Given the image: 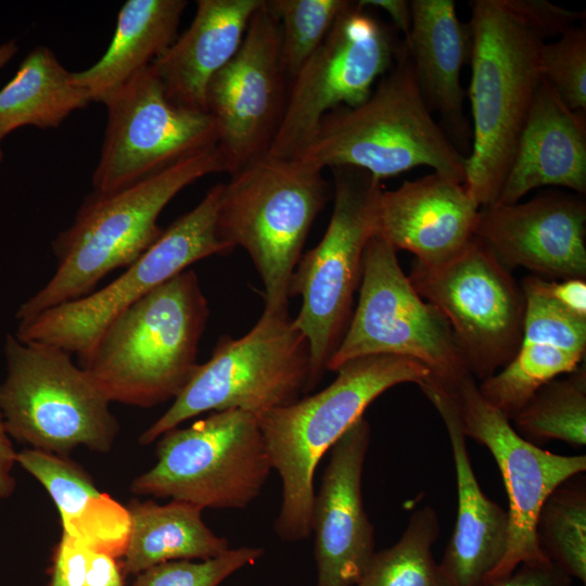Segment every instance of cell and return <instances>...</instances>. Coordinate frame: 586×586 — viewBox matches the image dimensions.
Masks as SVG:
<instances>
[{"mask_svg":"<svg viewBox=\"0 0 586 586\" xmlns=\"http://www.w3.org/2000/svg\"><path fill=\"white\" fill-rule=\"evenodd\" d=\"M17 46L14 40L0 46V68L3 67L16 53Z\"/></svg>","mask_w":586,"mask_h":586,"instance_id":"cell-42","label":"cell"},{"mask_svg":"<svg viewBox=\"0 0 586 586\" xmlns=\"http://www.w3.org/2000/svg\"><path fill=\"white\" fill-rule=\"evenodd\" d=\"M583 474V473H582ZM577 474L543 502L535 535L545 556L571 578L586 582V484Z\"/></svg>","mask_w":586,"mask_h":586,"instance_id":"cell-32","label":"cell"},{"mask_svg":"<svg viewBox=\"0 0 586 586\" xmlns=\"http://www.w3.org/2000/svg\"><path fill=\"white\" fill-rule=\"evenodd\" d=\"M209 308L186 269L114 318L78 358L113 403L150 408L175 399L193 377Z\"/></svg>","mask_w":586,"mask_h":586,"instance_id":"cell-3","label":"cell"},{"mask_svg":"<svg viewBox=\"0 0 586 586\" xmlns=\"http://www.w3.org/2000/svg\"><path fill=\"white\" fill-rule=\"evenodd\" d=\"M402 44L386 25L349 1L290 80L283 116L267 154L295 158L326 114L368 99L374 84L395 64Z\"/></svg>","mask_w":586,"mask_h":586,"instance_id":"cell-14","label":"cell"},{"mask_svg":"<svg viewBox=\"0 0 586 586\" xmlns=\"http://www.w3.org/2000/svg\"><path fill=\"white\" fill-rule=\"evenodd\" d=\"M295 158L322 170L359 168L380 180L417 166L462 182L466 175V157L432 117L404 41L368 99L326 114Z\"/></svg>","mask_w":586,"mask_h":586,"instance_id":"cell-5","label":"cell"},{"mask_svg":"<svg viewBox=\"0 0 586 586\" xmlns=\"http://www.w3.org/2000/svg\"><path fill=\"white\" fill-rule=\"evenodd\" d=\"M438 534L436 511L430 506L415 510L400 538L375 551L355 586H448L432 553Z\"/></svg>","mask_w":586,"mask_h":586,"instance_id":"cell-31","label":"cell"},{"mask_svg":"<svg viewBox=\"0 0 586 586\" xmlns=\"http://www.w3.org/2000/svg\"><path fill=\"white\" fill-rule=\"evenodd\" d=\"M122 562L110 555H89L85 586H125Z\"/></svg>","mask_w":586,"mask_h":586,"instance_id":"cell-39","label":"cell"},{"mask_svg":"<svg viewBox=\"0 0 586 586\" xmlns=\"http://www.w3.org/2000/svg\"><path fill=\"white\" fill-rule=\"evenodd\" d=\"M4 356L0 413L11 440L61 457L111 450L119 431L111 402L68 352L9 334Z\"/></svg>","mask_w":586,"mask_h":586,"instance_id":"cell-7","label":"cell"},{"mask_svg":"<svg viewBox=\"0 0 586 586\" xmlns=\"http://www.w3.org/2000/svg\"><path fill=\"white\" fill-rule=\"evenodd\" d=\"M16 463L48 492L61 518L62 533L90 551L124 556L130 533L127 506L101 492L92 477L68 457L25 448Z\"/></svg>","mask_w":586,"mask_h":586,"instance_id":"cell-26","label":"cell"},{"mask_svg":"<svg viewBox=\"0 0 586 586\" xmlns=\"http://www.w3.org/2000/svg\"><path fill=\"white\" fill-rule=\"evenodd\" d=\"M157 440L155 464L131 482L137 495L244 509L272 470L257 416L241 409L214 411Z\"/></svg>","mask_w":586,"mask_h":586,"instance_id":"cell-10","label":"cell"},{"mask_svg":"<svg viewBox=\"0 0 586 586\" xmlns=\"http://www.w3.org/2000/svg\"><path fill=\"white\" fill-rule=\"evenodd\" d=\"M370 436L361 417L330 449L313 508L317 586H355L375 553L374 527L361 492Z\"/></svg>","mask_w":586,"mask_h":586,"instance_id":"cell-19","label":"cell"},{"mask_svg":"<svg viewBox=\"0 0 586 586\" xmlns=\"http://www.w3.org/2000/svg\"><path fill=\"white\" fill-rule=\"evenodd\" d=\"M90 550L62 533L53 553L49 586H85Z\"/></svg>","mask_w":586,"mask_h":586,"instance_id":"cell-36","label":"cell"},{"mask_svg":"<svg viewBox=\"0 0 586 586\" xmlns=\"http://www.w3.org/2000/svg\"><path fill=\"white\" fill-rule=\"evenodd\" d=\"M544 278L522 281L525 315L513 358L481 381L484 398L510 420L543 385L577 369L586 352V318L558 305L546 292Z\"/></svg>","mask_w":586,"mask_h":586,"instance_id":"cell-21","label":"cell"},{"mask_svg":"<svg viewBox=\"0 0 586 586\" xmlns=\"http://www.w3.org/2000/svg\"><path fill=\"white\" fill-rule=\"evenodd\" d=\"M329 195L322 169L269 154L224 183L218 231L225 242L250 255L264 284V313L289 314L292 275Z\"/></svg>","mask_w":586,"mask_h":586,"instance_id":"cell-6","label":"cell"},{"mask_svg":"<svg viewBox=\"0 0 586 586\" xmlns=\"http://www.w3.org/2000/svg\"><path fill=\"white\" fill-rule=\"evenodd\" d=\"M510 421L519 435L534 445L556 440L577 448L585 446V365L543 385Z\"/></svg>","mask_w":586,"mask_h":586,"instance_id":"cell-30","label":"cell"},{"mask_svg":"<svg viewBox=\"0 0 586 586\" xmlns=\"http://www.w3.org/2000/svg\"><path fill=\"white\" fill-rule=\"evenodd\" d=\"M440 383L455 402L464 436L493 455L508 495V548L487 583L506 578L523 563L550 561L535 535L539 509L557 486L585 472L586 456L553 454L524 440L510 419L484 398L471 373L453 383Z\"/></svg>","mask_w":586,"mask_h":586,"instance_id":"cell-16","label":"cell"},{"mask_svg":"<svg viewBox=\"0 0 586 586\" xmlns=\"http://www.w3.org/2000/svg\"><path fill=\"white\" fill-rule=\"evenodd\" d=\"M419 386L444 421L456 471L457 518L440 569L448 586H484L507 552L509 514L477 482L449 392L432 378Z\"/></svg>","mask_w":586,"mask_h":586,"instance_id":"cell-22","label":"cell"},{"mask_svg":"<svg viewBox=\"0 0 586 586\" xmlns=\"http://www.w3.org/2000/svg\"><path fill=\"white\" fill-rule=\"evenodd\" d=\"M548 295L562 308L578 317L586 318V280L564 279L561 282L545 280Z\"/></svg>","mask_w":586,"mask_h":586,"instance_id":"cell-38","label":"cell"},{"mask_svg":"<svg viewBox=\"0 0 586 586\" xmlns=\"http://www.w3.org/2000/svg\"><path fill=\"white\" fill-rule=\"evenodd\" d=\"M334 204L321 241L303 254L290 283V297L301 296L293 319L310 353L306 393L321 381L353 315L354 294L360 285L362 258L375 234L377 204L382 180L348 166L333 167Z\"/></svg>","mask_w":586,"mask_h":586,"instance_id":"cell-9","label":"cell"},{"mask_svg":"<svg viewBox=\"0 0 586 586\" xmlns=\"http://www.w3.org/2000/svg\"><path fill=\"white\" fill-rule=\"evenodd\" d=\"M572 578L551 561L523 563L502 579L488 582L484 586H571Z\"/></svg>","mask_w":586,"mask_h":586,"instance_id":"cell-37","label":"cell"},{"mask_svg":"<svg viewBox=\"0 0 586 586\" xmlns=\"http://www.w3.org/2000/svg\"><path fill=\"white\" fill-rule=\"evenodd\" d=\"M91 103L54 52L33 49L15 76L0 90V139L24 127L56 128L76 110Z\"/></svg>","mask_w":586,"mask_h":586,"instance_id":"cell-29","label":"cell"},{"mask_svg":"<svg viewBox=\"0 0 586 586\" xmlns=\"http://www.w3.org/2000/svg\"><path fill=\"white\" fill-rule=\"evenodd\" d=\"M280 25L266 1L253 13L234 56L211 79L206 112L230 175L268 153L289 91Z\"/></svg>","mask_w":586,"mask_h":586,"instance_id":"cell-17","label":"cell"},{"mask_svg":"<svg viewBox=\"0 0 586 586\" xmlns=\"http://www.w3.org/2000/svg\"><path fill=\"white\" fill-rule=\"evenodd\" d=\"M322 391L257 416L272 469L282 484L275 532L300 542L313 532L314 477L324 454L381 394L402 383L421 384L432 375L419 361L372 355L342 365Z\"/></svg>","mask_w":586,"mask_h":586,"instance_id":"cell-4","label":"cell"},{"mask_svg":"<svg viewBox=\"0 0 586 586\" xmlns=\"http://www.w3.org/2000/svg\"><path fill=\"white\" fill-rule=\"evenodd\" d=\"M362 7H373L385 11L397 30L402 31L405 40L408 38L411 26L410 1L405 0H360Z\"/></svg>","mask_w":586,"mask_h":586,"instance_id":"cell-41","label":"cell"},{"mask_svg":"<svg viewBox=\"0 0 586 586\" xmlns=\"http://www.w3.org/2000/svg\"><path fill=\"white\" fill-rule=\"evenodd\" d=\"M573 11L545 0L471 2L473 144L464 187L480 207L497 202L518 139L543 80L544 39L575 23Z\"/></svg>","mask_w":586,"mask_h":586,"instance_id":"cell-1","label":"cell"},{"mask_svg":"<svg viewBox=\"0 0 586 586\" xmlns=\"http://www.w3.org/2000/svg\"><path fill=\"white\" fill-rule=\"evenodd\" d=\"M0 142H1V139H0ZM2 157H3V152H2V149H1V144H0V163L2 161Z\"/></svg>","mask_w":586,"mask_h":586,"instance_id":"cell-43","label":"cell"},{"mask_svg":"<svg viewBox=\"0 0 586 586\" xmlns=\"http://www.w3.org/2000/svg\"><path fill=\"white\" fill-rule=\"evenodd\" d=\"M15 464L16 451L0 413V500L10 497L15 489L16 483L12 474Z\"/></svg>","mask_w":586,"mask_h":586,"instance_id":"cell-40","label":"cell"},{"mask_svg":"<svg viewBox=\"0 0 586 586\" xmlns=\"http://www.w3.org/2000/svg\"><path fill=\"white\" fill-rule=\"evenodd\" d=\"M545 186L585 194L586 118L585 112L566 106L543 79L495 204L518 203Z\"/></svg>","mask_w":586,"mask_h":586,"instance_id":"cell-23","label":"cell"},{"mask_svg":"<svg viewBox=\"0 0 586 586\" xmlns=\"http://www.w3.org/2000/svg\"><path fill=\"white\" fill-rule=\"evenodd\" d=\"M475 237L507 268L547 279L586 278V205L550 192L480 208Z\"/></svg>","mask_w":586,"mask_h":586,"instance_id":"cell-18","label":"cell"},{"mask_svg":"<svg viewBox=\"0 0 586 586\" xmlns=\"http://www.w3.org/2000/svg\"><path fill=\"white\" fill-rule=\"evenodd\" d=\"M184 0H128L119 10L112 41L101 59L72 73L91 102L105 103L153 64L176 40Z\"/></svg>","mask_w":586,"mask_h":586,"instance_id":"cell-27","label":"cell"},{"mask_svg":"<svg viewBox=\"0 0 586 586\" xmlns=\"http://www.w3.org/2000/svg\"><path fill=\"white\" fill-rule=\"evenodd\" d=\"M540 73L563 103L573 111L586 110V29L574 26L540 50Z\"/></svg>","mask_w":586,"mask_h":586,"instance_id":"cell-34","label":"cell"},{"mask_svg":"<svg viewBox=\"0 0 586 586\" xmlns=\"http://www.w3.org/2000/svg\"><path fill=\"white\" fill-rule=\"evenodd\" d=\"M127 509L131 525L122 561L125 574L138 575L167 561L207 560L230 548L225 537L203 522L199 506L133 498Z\"/></svg>","mask_w":586,"mask_h":586,"instance_id":"cell-28","label":"cell"},{"mask_svg":"<svg viewBox=\"0 0 586 586\" xmlns=\"http://www.w3.org/2000/svg\"><path fill=\"white\" fill-rule=\"evenodd\" d=\"M406 44L418 86L430 111L440 113L449 131L464 137L463 65L470 60L469 24L457 16L453 0H412Z\"/></svg>","mask_w":586,"mask_h":586,"instance_id":"cell-25","label":"cell"},{"mask_svg":"<svg viewBox=\"0 0 586 586\" xmlns=\"http://www.w3.org/2000/svg\"><path fill=\"white\" fill-rule=\"evenodd\" d=\"M408 279L445 317L475 380L489 378L513 358L522 337L525 297L509 269L476 237L443 265L415 262Z\"/></svg>","mask_w":586,"mask_h":586,"instance_id":"cell-13","label":"cell"},{"mask_svg":"<svg viewBox=\"0 0 586 586\" xmlns=\"http://www.w3.org/2000/svg\"><path fill=\"white\" fill-rule=\"evenodd\" d=\"M263 553V548L243 546L207 560L167 561L139 573L132 586H218Z\"/></svg>","mask_w":586,"mask_h":586,"instance_id":"cell-35","label":"cell"},{"mask_svg":"<svg viewBox=\"0 0 586 586\" xmlns=\"http://www.w3.org/2000/svg\"><path fill=\"white\" fill-rule=\"evenodd\" d=\"M217 173H227V167L214 146L128 187L93 191L53 240L56 270L21 305L17 321L84 297L107 273L130 266L163 233L157 219L165 206L189 184Z\"/></svg>","mask_w":586,"mask_h":586,"instance_id":"cell-2","label":"cell"},{"mask_svg":"<svg viewBox=\"0 0 586 586\" xmlns=\"http://www.w3.org/2000/svg\"><path fill=\"white\" fill-rule=\"evenodd\" d=\"M480 206L463 182L432 173L381 192L375 234L424 267L443 265L475 239Z\"/></svg>","mask_w":586,"mask_h":586,"instance_id":"cell-20","label":"cell"},{"mask_svg":"<svg viewBox=\"0 0 586 586\" xmlns=\"http://www.w3.org/2000/svg\"><path fill=\"white\" fill-rule=\"evenodd\" d=\"M346 0H268L280 25L281 52L290 80L322 43Z\"/></svg>","mask_w":586,"mask_h":586,"instance_id":"cell-33","label":"cell"},{"mask_svg":"<svg viewBox=\"0 0 586 586\" xmlns=\"http://www.w3.org/2000/svg\"><path fill=\"white\" fill-rule=\"evenodd\" d=\"M104 105L106 127L92 174L95 192L128 187L217 144L212 116L170 103L152 66Z\"/></svg>","mask_w":586,"mask_h":586,"instance_id":"cell-15","label":"cell"},{"mask_svg":"<svg viewBox=\"0 0 586 586\" xmlns=\"http://www.w3.org/2000/svg\"><path fill=\"white\" fill-rule=\"evenodd\" d=\"M263 0H199L189 28L151 65L167 100L206 112L211 79L238 52Z\"/></svg>","mask_w":586,"mask_h":586,"instance_id":"cell-24","label":"cell"},{"mask_svg":"<svg viewBox=\"0 0 586 586\" xmlns=\"http://www.w3.org/2000/svg\"><path fill=\"white\" fill-rule=\"evenodd\" d=\"M396 250L372 235L365 249L359 298L327 370L372 355L411 358L432 378L453 383L470 373L445 317L415 290Z\"/></svg>","mask_w":586,"mask_h":586,"instance_id":"cell-11","label":"cell"},{"mask_svg":"<svg viewBox=\"0 0 586 586\" xmlns=\"http://www.w3.org/2000/svg\"><path fill=\"white\" fill-rule=\"evenodd\" d=\"M222 187L213 186L115 280L84 297L18 321L15 335L24 342L61 347L79 358L114 318L144 295L198 260L229 254L233 247L224 241L217 227Z\"/></svg>","mask_w":586,"mask_h":586,"instance_id":"cell-12","label":"cell"},{"mask_svg":"<svg viewBox=\"0 0 586 586\" xmlns=\"http://www.w3.org/2000/svg\"><path fill=\"white\" fill-rule=\"evenodd\" d=\"M310 353L289 314L263 313L242 337L222 335L211 358L199 364L171 406L139 437L141 445L208 411L241 409L259 416L305 394Z\"/></svg>","mask_w":586,"mask_h":586,"instance_id":"cell-8","label":"cell"}]
</instances>
